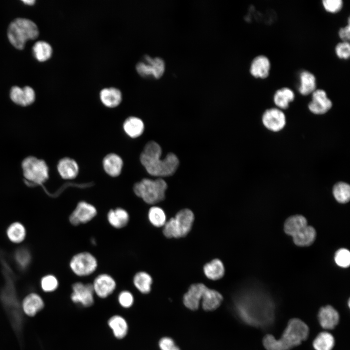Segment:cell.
Returning a JSON list of instances; mask_svg holds the SVG:
<instances>
[{"mask_svg":"<svg viewBox=\"0 0 350 350\" xmlns=\"http://www.w3.org/2000/svg\"><path fill=\"white\" fill-rule=\"evenodd\" d=\"M238 305L242 319L248 324L262 329L268 328L275 319V305L273 300L262 292L246 295Z\"/></svg>","mask_w":350,"mask_h":350,"instance_id":"obj_1","label":"cell"},{"mask_svg":"<svg viewBox=\"0 0 350 350\" xmlns=\"http://www.w3.org/2000/svg\"><path fill=\"white\" fill-rule=\"evenodd\" d=\"M162 150L159 145L150 141L145 145L140 155V161L147 172L155 176H168L176 170L178 159L173 153H169L163 159L160 158Z\"/></svg>","mask_w":350,"mask_h":350,"instance_id":"obj_2","label":"cell"},{"mask_svg":"<svg viewBox=\"0 0 350 350\" xmlns=\"http://www.w3.org/2000/svg\"><path fill=\"white\" fill-rule=\"evenodd\" d=\"M309 332L304 322L293 318L289 321L280 339L277 340L272 335L267 334L263 339V344L267 350H289L306 340Z\"/></svg>","mask_w":350,"mask_h":350,"instance_id":"obj_3","label":"cell"},{"mask_svg":"<svg viewBox=\"0 0 350 350\" xmlns=\"http://www.w3.org/2000/svg\"><path fill=\"white\" fill-rule=\"evenodd\" d=\"M2 275L4 284L0 290V299L14 329L19 334L22 327L23 318L16 287L17 276L13 272H4Z\"/></svg>","mask_w":350,"mask_h":350,"instance_id":"obj_4","label":"cell"},{"mask_svg":"<svg viewBox=\"0 0 350 350\" xmlns=\"http://www.w3.org/2000/svg\"><path fill=\"white\" fill-rule=\"evenodd\" d=\"M38 35L39 30L36 24L26 18H15L9 24L7 29L10 43L18 50L23 49L28 41L34 40Z\"/></svg>","mask_w":350,"mask_h":350,"instance_id":"obj_5","label":"cell"},{"mask_svg":"<svg viewBox=\"0 0 350 350\" xmlns=\"http://www.w3.org/2000/svg\"><path fill=\"white\" fill-rule=\"evenodd\" d=\"M167 188L166 182L161 178H143L134 185L133 190L145 203L154 205L164 200Z\"/></svg>","mask_w":350,"mask_h":350,"instance_id":"obj_6","label":"cell"},{"mask_svg":"<svg viewBox=\"0 0 350 350\" xmlns=\"http://www.w3.org/2000/svg\"><path fill=\"white\" fill-rule=\"evenodd\" d=\"M194 219V214L190 210H182L175 217L166 222L163 226V233L169 238L183 237L190 231Z\"/></svg>","mask_w":350,"mask_h":350,"instance_id":"obj_7","label":"cell"},{"mask_svg":"<svg viewBox=\"0 0 350 350\" xmlns=\"http://www.w3.org/2000/svg\"><path fill=\"white\" fill-rule=\"evenodd\" d=\"M23 175L27 180L34 184L40 185L49 178V168L42 159L30 156L22 162Z\"/></svg>","mask_w":350,"mask_h":350,"instance_id":"obj_8","label":"cell"},{"mask_svg":"<svg viewBox=\"0 0 350 350\" xmlns=\"http://www.w3.org/2000/svg\"><path fill=\"white\" fill-rule=\"evenodd\" d=\"M136 69L142 77L157 79L163 75L165 63L159 57H153L145 54L136 64Z\"/></svg>","mask_w":350,"mask_h":350,"instance_id":"obj_9","label":"cell"},{"mask_svg":"<svg viewBox=\"0 0 350 350\" xmlns=\"http://www.w3.org/2000/svg\"><path fill=\"white\" fill-rule=\"evenodd\" d=\"M69 265L75 275L79 277H86L96 271L98 262L93 255L85 251L75 254L70 259Z\"/></svg>","mask_w":350,"mask_h":350,"instance_id":"obj_10","label":"cell"},{"mask_svg":"<svg viewBox=\"0 0 350 350\" xmlns=\"http://www.w3.org/2000/svg\"><path fill=\"white\" fill-rule=\"evenodd\" d=\"M72 290L70 298L74 303L85 307L93 305L94 292L92 283L77 282L72 284Z\"/></svg>","mask_w":350,"mask_h":350,"instance_id":"obj_11","label":"cell"},{"mask_svg":"<svg viewBox=\"0 0 350 350\" xmlns=\"http://www.w3.org/2000/svg\"><path fill=\"white\" fill-rule=\"evenodd\" d=\"M97 214V209L94 206L86 201H81L70 215L69 221L71 225L78 226L90 221Z\"/></svg>","mask_w":350,"mask_h":350,"instance_id":"obj_12","label":"cell"},{"mask_svg":"<svg viewBox=\"0 0 350 350\" xmlns=\"http://www.w3.org/2000/svg\"><path fill=\"white\" fill-rule=\"evenodd\" d=\"M92 284L94 294L102 298L110 296L116 287V282L114 279L106 273L97 276Z\"/></svg>","mask_w":350,"mask_h":350,"instance_id":"obj_13","label":"cell"},{"mask_svg":"<svg viewBox=\"0 0 350 350\" xmlns=\"http://www.w3.org/2000/svg\"><path fill=\"white\" fill-rule=\"evenodd\" d=\"M262 121L266 128L274 132L281 130L286 123L284 113L277 108L267 109L262 115Z\"/></svg>","mask_w":350,"mask_h":350,"instance_id":"obj_14","label":"cell"},{"mask_svg":"<svg viewBox=\"0 0 350 350\" xmlns=\"http://www.w3.org/2000/svg\"><path fill=\"white\" fill-rule=\"evenodd\" d=\"M312 100L308 104L309 110L315 114H323L332 106V102L322 89H316L312 93Z\"/></svg>","mask_w":350,"mask_h":350,"instance_id":"obj_15","label":"cell"},{"mask_svg":"<svg viewBox=\"0 0 350 350\" xmlns=\"http://www.w3.org/2000/svg\"><path fill=\"white\" fill-rule=\"evenodd\" d=\"M10 98L15 104L26 106L32 104L35 99V93L30 86L20 88L15 86L12 87L10 91Z\"/></svg>","mask_w":350,"mask_h":350,"instance_id":"obj_16","label":"cell"},{"mask_svg":"<svg viewBox=\"0 0 350 350\" xmlns=\"http://www.w3.org/2000/svg\"><path fill=\"white\" fill-rule=\"evenodd\" d=\"M207 287L203 283H196L191 285L183 296V300L185 306L192 310L197 309Z\"/></svg>","mask_w":350,"mask_h":350,"instance_id":"obj_17","label":"cell"},{"mask_svg":"<svg viewBox=\"0 0 350 350\" xmlns=\"http://www.w3.org/2000/svg\"><path fill=\"white\" fill-rule=\"evenodd\" d=\"M271 64L269 58L264 55H259L252 60L249 71L255 78L264 79L268 77L270 70Z\"/></svg>","mask_w":350,"mask_h":350,"instance_id":"obj_18","label":"cell"},{"mask_svg":"<svg viewBox=\"0 0 350 350\" xmlns=\"http://www.w3.org/2000/svg\"><path fill=\"white\" fill-rule=\"evenodd\" d=\"M102 165L105 172L109 176L114 177L121 174L123 161L119 155L111 153L105 155L103 158Z\"/></svg>","mask_w":350,"mask_h":350,"instance_id":"obj_19","label":"cell"},{"mask_svg":"<svg viewBox=\"0 0 350 350\" xmlns=\"http://www.w3.org/2000/svg\"><path fill=\"white\" fill-rule=\"evenodd\" d=\"M318 319L322 328L325 329H332L338 323L339 315L334 308L327 305L320 309Z\"/></svg>","mask_w":350,"mask_h":350,"instance_id":"obj_20","label":"cell"},{"mask_svg":"<svg viewBox=\"0 0 350 350\" xmlns=\"http://www.w3.org/2000/svg\"><path fill=\"white\" fill-rule=\"evenodd\" d=\"M99 98L101 102L105 106L114 108L121 104L122 95L118 88L110 87L104 88L100 90Z\"/></svg>","mask_w":350,"mask_h":350,"instance_id":"obj_21","label":"cell"},{"mask_svg":"<svg viewBox=\"0 0 350 350\" xmlns=\"http://www.w3.org/2000/svg\"><path fill=\"white\" fill-rule=\"evenodd\" d=\"M57 171L60 176L65 179H72L77 177L79 172L78 163L73 158L65 157L59 160Z\"/></svg>","mask_w":350,"mask_h":350,"instance_id":"obj_22","label":"cell"},{"mask_svg":"<svg viewBox=\"0 0 350 350\" xmlns=\"http://www.w3.org/2000/svg\"><path fill=\"white\" fill-rule=\"evenodd\" d=\"M44 303L39 295L31 293L23 300L21 308L22 311L27 315L33 316L44 307Z\"/></svg>","mask_w":350,"mask_h":350,"instance_id":"obj_23","label":"cell"},{"mask_svg":"<svg viewBox=\"0 0 350 350\" xmlns=\"http://www.w3.org/2000/svg\"><path fill=\"white\" fill-rule=\"evenodd\" d=\"M125 133L130 138L135 139L140 136L144 130V124L142 120L136 116H129L122 124Z\"/></svg>","mask_w":350,"mask_h":350,"instance_id":"obj_24","label":"cell"},{"mask_svg":"<svg viewBox=\"0 0 350 350\" xmlns=\"http://www.w3.org/2000/svg\"><path fill=\"white\" fill-rule=\"evenodd\" d=\"M107 219L112 227L116 228H122L128 223L129 215L125 209L117 208L109 210L107 214Z\"/></svg>","mask_w":350,"mask_h":350,"instance_id":"obj_25","label":"cell"},{"mask_svg":"<svg viewBox=\"0 0 350 350\" xmlns=\"http://www.w3.org/2000/svg\"><path fill=\"white\" fill-rule=\"evenodd\" d=\"M298 91L303 95L312 93L316 88V78L311 72L303 70L299 73Z\"/></svg>","mask_w":350,"mask_h":350,"instance_id":"obj_26","label":"cell"},{"mask_svg":"<svg viewBox=\"0 0 350 350\" xmlns=\"http://www.w3.org/2000/svg\"><path fill=\"white\" fill-rule=\"evenodd\" d=\"M13 259L17 268L24 272L27 270L32 261V254L26 246L17 248L13 254Z\"/></svg>","mask_w":350,"mask_h":350,"instance_id":"obj_27","label":"cell"},{"mask_svg":"<svg viewBox=\"0 0 350 350\" xmlns=\"http://www.w3.org/2000/svg\"><path fill=\"white\" fill-rule=\"evenodd\" d=\"M223 297L218 291L207 287L202 298L203 308L206 311H212L221 304Z\"/></svg>","mask_w":350,"mask_h":350,"instance_id":"obj_28","label":"cell"},{"mask_svg":"<svg viewBox=\"0 0 350 350\" xmlns=\"http://www.w3.org/2000/svg\"><path fill=\"white\" fill-rule=\"evenodd\" d=\"M108 325L116 338L122 339L127 335L128 325L122 316L119 315L111 316L108 321Z\"/></svg>","mask_w":350,"mask_h":350,"instance_id":"obj_29","label":"cell"},{"mask_svg":"<svg viewBox=\"0 0 350 350\" xmlns=\"http://www.w3.org/2000/svg\"><path fill=\"white\" fill-rule=\"evenodd\" d=\"M307 226L306 218L302 215L292 216L285 221L284 225L285 232L292 237Z\"/></svg>","mask_w":350,"mask_h":350,"instance_id":"obj_30","label":"cell"},{"mask_svg":"<svg viewBox=\"0 0 350 350\" xmlns=\"http://www.w3.org/2000/svg\"><path fill=\"white\" fill-rule=\"evenodd\" d=\"M203 271L209 279L215 280L224 276L225 270L221 261L216 259L206 263L203 267Z\"/></svg>","mask_w":350,"mask_h":350,"instance_id":"obj_31","label":"cell"},{"mask_svg":"<svg viewBox=\"0 0 350 350\" xmlns=\"http://www.w3.org/2000/svg\"><path fill=\"white\" fill-rule=\"evenodd\" d=\"M295 96V93L291 88L283 87L275 92L273 97L274 102L279 108L286 109L290 103L294 100Z\"/></svg>","mask_w":350,"mask_h":350,"instance_id":"obj_32","label":"cell"},{"mask_svg":"<svg viewBox=\"0 0 350 350\" xmlns=\"http://www.w3.org/2000/svg\"><path fill=\"white\" fill-rule=\"evenodd\" d=\"M33 54L39 62H43L49 60L52 54V46L47 42L40 40L36 41L32 48Z\"/></svg>","mask_w":350,"mask_h":350,"instance_id":"obj_33","label":"cell"},{"mask_svg":"<svg viewBox=\"0 0 350 350\" xmlns=\"http://www.w3.org/2000/svg\"><path fill=\"white\" fill-rule=\"evenodd\" d=\"M133 282L139 292L146 294L151 291L153 279L148 273L145 271H139L134 276Z\"/></svg>","mask_w":350,"mask_h":350,"instance_id":"obj_34","label":"cell"},{"mask_svg":"<svg viewBox=\"0 0 350 350\" xmlns=\"http://www.w3.org/2000/svg\"><path fill=\"white\" fill-rule=\"evenodd\" d=\"M316 237L314 228L307 226L293 236L294 243L298 246H308L312 244Z\"/></svg>","mask_w":350,"mask_h":350,"instance_id":"obj_35","label":"cell"},{"mask_svg":"<svg viewBox=\"0 0 350 350\" xmlns=\"http://www.w3.org/2000/svg\"><path fill=\"white\" fill-rule=\"evenodd\" d=\"M6 233L11 242L14 243H20L25 238L26 231L21 223L15 222L8 226Z\"/></svg>","mask_w":350,"mask_h":350,"instance_id":"obj_36","label":"cell"},{"mask_svg":"<svg viewBox=\"0 0 350 350\" xmlns=\"http://www.w3.org/2000/svg\"><path fill=\"white\" fill-rule=\"evenodd\" d=\"M313 345L315 350H332L334 345V339L331 333L323 332L317 335Z\"/></svg>","mask_w":350,"mask_h":350,"instance_id":"obj_37","label":"cell"},{"mask_svg":"<svg viewBox=\"0 0 350 350\" xmlns=\"http://www.w3.org/2000/svg\"><path fill=\"white\" fill-rule=\"evenodd\" d=\"M148 218L150 223L158 228L163 226L166 222V216L164 210L157 206H153L149 209Z\"/></svg>","mask_w":350,"mask_h":350,"instance_id":"obj_38","label":"cell"},{"mask_svg":"<svg viewBox=\"0 0 350 350\" xmlns=\"http://www.w3.org/2000/svg\"><path fill=\"white\" fill-rule=\"evenodd\" d=\"M332 192L335 199L339 203H346L350 200V187L346 183H336L333 188Z\"/></svg>","mask_w":350,"mask_h":350,"instance_id":"obj_39","label":"cell"},{"mask_svg":"<svg viewBox=\"0 0 350 350\" xmlns=\"http://www.w3.org/2000/svg\"><path fill=\"white\" fill-rule=\"evenodd\" d=\"M58 280L56 277L51 274L43 277L40 280L41 287L46 292L55 291L58 288Z\"/></svg>","mask_w":350,"mask_h":350,"instance_id":"obj_40","label":"cell"},{"mask_svg":"<svg viewBox=\"0 0 350 350\" xmlns=\"http://www.w3.org/2000/svg\"><path fill=\"white\" fill-rule=\"evenodd\" d=\"M334 260L336 263L342 267H347L350 264V253L345 248H341L338 250L334 256Z\"/></svg>","mask_w":350,"mask_h":350,"instance_id":"obj_41","label":"cell"},{"mask_svg":"<svg viewBox=\"0 0 350 350\" xmlns=\"http://www.w3.org/2000/svg\"><path fill=\"white\" fill-rule=\"evenodd\" d=\"M335 52L337 57L342 59H347L350 55V45L349 42H339L335 47Z\"/></svg>","mask_w":350,"mask_h":350,"instance_id":"obj_42","label":"cell"},{"mask_svg":"<svg viewBox=\"0 0 350 350\" xmlns=\"http://www.w3.org/2000/svg\"><path fill=\"white\" fill-rule=\"evenodd\" d=\"M118 299L120 305L125 308L131 307L134 301L133 294L130 291L126 290L122 291L120 293Z\"/></svg>","mask_w":350,"mask_h":350,"instance_id":"obj_43","label":"cell"},{"mask_svg":"<svg viewBox=\"0 0 350 350\" xmlns=\"http://www.w3.org/2000/svg\"><path fill=\"white\" fill-rule=\"evenodd\" d=\"M322 2L326 11L333 13L339 11L343 5L342 0H323Z\"/></svg>","mask_w":350,"mask_h":350,"instance_id":"obj_44","label":"cell"},{"mask_svg":"<svg viewBox=\"0 0 350 350\" xmlns=\"http://www.w3.org/2000/svg\"><path fill=\"white\" fill-rule=\"evenodd\" d=\"M159 346L161 350H180L173 339L167 337L160 340Z\"/></svg>","mask_w":350,"mask_h":350,"instance_id":"obj_45","label":"cell"},{"mask_svg":"<svg viewBox=\"0 0 350 350\" xmlns=\"http://www.w3.org/2000/svg\"><path fill=\"white\" fill-rule=\"evenodd\" d=\"M338 35L343 41L349 42L350 37V18H348V24L340 28L338 31Z\"/></svg>","mask_w":350,"mask_h":350,"instance_id":"obj_46","label":"cell"},{"mask_svg":"<svg viewBox=\"0 0 350 350\" xmlns=\"http://www.w3.org/2000/svg\"><path fill=\"white\" fill-rule=\"evenodd\" d=\"M21 1L24 4L30 5V6L34 5L35 2V1L34 0H21Z\"/></svg>","mask_w":350,"mask_h":350,"instance_id":"obj_47","label":"cell"}]
</instances>
